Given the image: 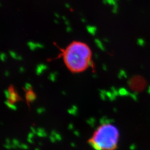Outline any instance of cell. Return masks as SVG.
I'll return each instance as SVG.
<instances>
[{"instance_id": "cell-1", "label": "cell", "mask_w": 150, "mask_h": 150, "mask_svg": "<svg viewBox=\"0 0 150 150\" xmlns=\"http://www.w3.org/2000/svg\"><path fill=\"white\" fill-rule=\"evenodd\" d=\"M60 55L66 67L74 74L83 72L91 66L92 51L85 42L73 41L62 50Z\"/></svg>"}, {"instance_id": "cell-2", "label": "cell", "mask_w": 150, "mask_h": 150, "mask_svg": "<svg viewBox=\"0 0 150 150\" xmlns=\"http://www.w3.org/2000/svg\"><path fill=\"white\" fill-rule=\"evenodd\" d=\"M120 131L112 123H102L97 128L88 142L95 150H116L118 147Z\"/></svg>"}]
</instances>
